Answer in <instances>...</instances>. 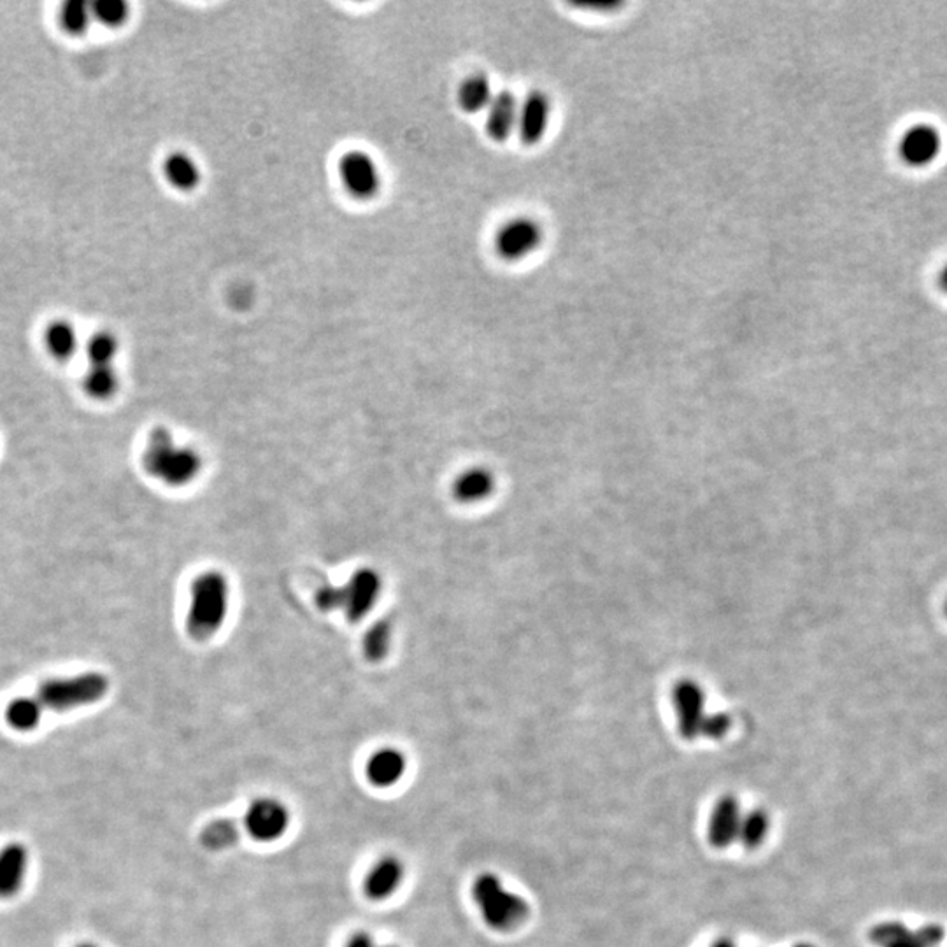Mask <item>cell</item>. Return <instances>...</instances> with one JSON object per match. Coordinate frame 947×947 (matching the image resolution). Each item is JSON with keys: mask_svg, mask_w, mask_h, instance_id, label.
I'll list each match as a JSON object with an SVG mask.
<instances>
[{"mask_svg": "<svg viewBox=\"0 0 947 947\" xmlns=\"http://www.w3.org/2000/svg\"><path fill=\"white\" fill-rule=\"evenodd\" d=\"M143 467L151 478L172 488L190 485L199 478L202 456L190 446H179L164 427L151 430L143 455Z\"/></svg>", "mask_w": 947, "mask_h": 947, "instance_id": "obj_1", "label": "cell"}, {"mask_svg": "<svg viewBox=\"0 0 947 947\" xmlns=\"http://www.w3.org/2000/svg\"><path fill=\"white\" fill-rule=\"evenodd\" d=\"M230 586L218 570H206L193 579L186 630L195 641H207L227 620Z\"/></svg>", "mask_w": 947, "mask_h": 947, "instance_id": "obj_2", "label": "cell"}, {"mask_svg": "<svg viewBox=\"0 0 947 947\" xmlns=\"http://www.w3.org/2000/svg\"><path fill=\"white\" fill-rule=\"evenodd\" d=\"M383 581L376 570L360 569L342 586H323L316 593L321 611H342L351 623L364 620L378 604Z\"/></svg>", "mask_w": 947, "mask_h": 947, "instance_id": "obj_3", "label": "cell"}, {"mask_svg": "<svg viewBox=\"0 0 947 947\" xmlns=\"http://www.w3.org/2000/svg\"><path fill=\"white\" fill-rule=\"evenodd\" d=\"M472 898L486 925L497 932H511L525 923L528 904L525 898L507 890L495 874H481L472 884Z\"/></svg>", "mask_w": 947, "mask_h": 947, "instance_id": "obj_4", "label": "cell"}, {"mask_svg": "<svg viewBox=\"0 0 947 947\" xmlns=\"http://www.w3.org/2000/svg\"><path fill=\"white\" fill-rule=\"evenodd\" d=\"M109 679L102 672H83L78 676L48 679L37 688L36 698L44 711H72L85 705H93L106 697Z\"/></svg>", "mask_w": 947, "mask_h": 947, "instance_id": "obj_5", "label": "cell"}, {"mask_svg": "<svg viewBox=\"0 0 947 947\" xmlns=\"http://www.w3.org/2000/svg\"><path fill=\"white\" fill-rule=\"evenodd\" d=\"M544 241V230L532 218H514L495 235V248L507 262H520L534 255Z\"/></svg>", "mask_w": 947, "mask_h": 947, "instance_id": "obj_6", "label": "cell"}, {"mask_svg": "<svg viewBox=\"0 0 947 947\" xmlns=\"http://www.w3.org/2000/svg\"><path fill=\"white\" fill-rule=\"evenodd\" d=\"M342 185L355 199H374L381 190V171L365 151H348L339 162Z\"/></svg>", "mask_w": 947, "mask_h": 947, "instance_id": "obj_7", "label": "cell"}, {"mask_svg": "<svg viewBox=\"0 0 947 947\" xmlns=\"http://www.w3.org/2000/svg\"><path fill=\"white\" fill-rule=\"evenodd\" d=\"M244 826L257 841H278L290 826V812L278 798H258L248 807Z\"/></svg>", "mask_w": 947, "mask_h": 947, "instance_id": "obj_8", "label": "cell"}, {"mask_svg": "<svg viewBox=\"0 0 947 947\" xmlns=\"http://www.w3.org/2000/svg\"><path fill=\"white\" fill-rule=\"evenodd\" d=\"M942 148L944 139L932 123H914L905 130L898 143L900 158L916 169H923L939 160Z\"/></svg>", "mask_w": 947, "mask_h": 947, "instance_id": "obj_9", "label": "cell"}, {"mask_svg": "<svg viewBox=\"0 0 947 947\" xmlns=\"http://www.w3.org/2000/svg\"><path fill=\"white\" fill-rule=\"evenodd\" d=\"M672 702L676 707L679 734L686 741L697 739L702 735L707 716L704 713V691L691 681L677 684L672 691Z\"/></svg>", "mask_w": 947, "mask_h": 947, "instance_id": "obj_10", "label": "cell"}, {"mask_svg": "<svg viewBox=\"0 0 947 947\" xmlns=\"http://www.w3.org/2000/svg\"><path fill=\"white\" fill-rule=\"evenodd\" d=\"M551 100L542 92H530L523 102H520V116H518V132L521 141L532 146L546 136L551 123Z\"/></svg>", "mask_w": 947, "mask_h": 947, "instance_id": "obj_11", "label": "cell"}, {"mask_svg": "<svg viewBox=\"0 0 947 947\" xmlns=\"http://www.w3.org/2000/svg\"><path fill=\"white\" fill-rule=\"evenodd\" d=\"M741 807L734 795H723L714 804L709 818V842L716 849H725L737 841L741 826Z\"/></svg>", "mask_w": 947, "mask_h": 947, "instance_id": "obj_12", "label": "cell"}, {"mask_svg": "<svg viewBox=\"0 0 947 947\" xmlns=\"http://www.w3.org/2000/svg\"><path fill=\"white\" fill-rule=\"evenodd\" d=\"M30 853L22 842H11L0 849V898L16 897L29 872Z\"/></svg>", "mask_w": 947, "mask_h": 947, "instance_id": "obj_13", "label": "cell"}, {"mask_svg": "<svg viewBox=\"0 0 947 947\" xmlns=\"http://www.w3.org/2000/svg\"><path fill=\"white\" fill-rule=\"evenodd\" d=\"M520 102L513 92L495 93L492 104L486 109V132L497 143H504L518 129Z\"/></svg>", "mask_w": 947, "mask_h": 947, "instance_id": "obj_14", "label": "cell"}, {"mask_svg": "<svg viewBox=\"0 0 947 947\" xmlns=\"http://www.w3.org/2000/svg\"><path fill=\"white\" fill-rule=\"evenodd\" d=\"M404 863L395 856L381 858L365 877V893L371 900H386L392 897L404 883Z\"/></svg>", "mask_w": 947, "mask_h": 947, "instance_id": "obj_15", "label": "cell"}, {"mask_svg": "<svg viewBox=\"0 0 947 947\" xmlns=\"http://www.w3.org/2000/svg\"><path fill=\"white\" fill-rule=\"evenodd\" d=\"M406 770V756L395 748L379 749L367 763V777L378 788H392L406 776Z\"/></svg>", "mask_w": 947, "mask_h": 947, "instance_id": "obj_16", "label": "cell"}, {"mask_svg": "<svg viewBox=\"0 0 947 947\" xmlns=\"http://www.w3.org/2000/svg\"><path fill=\"white\" fill-rule=\"evenodd\" d=\"M164 176L167 183L178 190L188 193L197 190L202 181V172L195 160L185 151H174L164 160Z\"/></svg>", "mask_w": 947, "mask_h": 947, "instance_id": "obj_17", "label": "cell"}, {"mask_svg": "<svg viewBox=\"0 0 947 947\" xmlns=\"http://www.w3.org/2000/svg\"><path fill=\"white\" fill-rule=\"evenodd\" d=\"M495 488V478L483 467L465 470L453 483V495L462 504H476L488 499Z\"/></svg>", "mask_w": 947, "mask_h": 947, "instance_id": "obj_18", "label": "cell"}, {"mask_svg": "<svg viewBox=\"0 0 947 947\" xmlns=\"http://www.w3.org/2000/svg\"><path fill=\"white\" fill-rule=\"evenodd\" d=\"M44 342L53 358L58 362L71 360L78 351V332L71 321H51L50 327L44 332Z\"/></svg>", "mask_w": 947, "mask_h": 947, "instance_id": "obj_19", "label": "cell"}, {"mask_svg": "<svg viewBox=\"0 0 947 947\" xmlns=\"http://www.w3.org/2000/svg\"><path fill=\"white\" fill-rule=\"evenodd\" d=\"M495 93L490 79L485 74H474L465 79L458 90V104L465 113L476 114L488 109Z\"/></svg>", "mask_w": 947, "mask_h": 947, "instance_id": "obj_20", "label": "cell"}, {"mask_svg": "<svg viewBox=\"0 0 947 947\" xmlns=\"http://www.w3.org/2000/svg\"><path fill=\"white\" fill-rule=\"evenodd\" d=\"M44 707L34 697H16L6 707V721L16 732H32L43 721Z\"/></svg>", "mask_w": 947, "mask_h": 947, "instance_id": "obj_21", "label": "cell"}, {"mask_svg": "<svg viewBox=\"0 0 947 947\" xmlns=\"http://www.w3.org/2000/svg\"><path fill=\"white\" fill-rule=\"evenodd\" d=\"M83 388H85L86 395L92 397V399H113L116 392H118V388H120V378H118V372L114 369V365H104V367L92 365L90 371L86 372L85 378H83Z\"/></svg>", "mask_w": 947, "mask_h": 947, "instance_id": "obj_22", "label": "cell"}, {"mask_svg": "<svg viewBox=\"0 0 947 947\" xmlns=\"http://www.w3.org/2000/svg\"><path fill=\"white\" fill-rule=\"evenodd\" d=\"M769 828V814L763 811V809H753V811L746 812V814L742 816L737 839L741 841L744 848L749 849V851H755V849L760 848L763 841L767 839Z\"/></svg>", "mask_w": 947, "mask_h": 947, "instance_id": "obj_23", "label": "cell"}, {"mask_svg": "<svg viewBox=\"0 0 947 947\" xmlns=\"http://www.w3.org/2000/svg\"><path fill=\"white\" fill-rule=\"evenodd\" d=\"M93 22L92 4L85 0H69L60 11V25L65 34L72 37L85 36Z\"/></svg>", "mask_w": 947, "mask_h": 947, "instance_id": "obj_24", "label": "cell"}, {"mask_svg": "<svg viewBox=\"0 0 947 947\" xmlns=\"http://www.w3.org/2000/svg\"><path fill=\"white\" fill-rule=\"evenodd\" d=\"M393 627L392 621H376L364 635V655L369 662H381L392 646Z\"/></svg>", "mask_w": 947, "mask_h": 947, "instance_id": "obj_25", "label": "cell"}, {"mask_svg": "<svg viewBox=\"0 0 947 947\" xmlns=\"http://www.w3.org/2000/svg\"><path fill=\"white\" fill-rule=\"evenodd\" d=\"M202 844L213 851L232 848L239 841V826L232 819H216L200 835Z\"/></svg>", "mask_w": 947, "mask_h": 947, "instance_id": "obj_26", "label": "cell"}, {"mask_svg": "<svg viewBox=\"0 0 947 947\" xmlns=\"http://www.w3.org/2000/svg\"><path fill=\"white\" fill-rule=\"evenodd\" d=\"M86 351H88L90 364L97 365V367L113 365L114 358L118 357V351H120V342H118L116 335L102 330V332L92 335V339L88 341V346H86Z\"/></svg>", "mask_w": 947, "mask_h": 947, "instance_id": "obj_27", "label": "cell"}, {"mask_svg": "<svg viewBox=\"0 0 947 947\" xmlns=\"http://www.w3.org/2000/svg\"><path fill=\"white\" fill-rule=\"evenodd\" d=\"M93 20L107 29H120L129 22L130 6L123 0H99L92 4Z\"/></svg>", "mask_w": 947, "mask_h": 947, "instance_id": "obj_28", "label": "cell"}, {"mask_svg": "<svg viewBox=\"0 0 947 947\" xmlns=\"http://www.w3.org/2000/svg\"><path fill=\"white\" fill-rule=\"evenodd\" d=\"M730 725H732V721H730L727 714H711V716H707V720H705L704 728H702V737L716 739V741L723 739V737L728 734Z\"/></svg>", "mask_w": 947, "mask_h": 947, "instance_id": "obj_29", "label": "cell"}, {"mask_svg": "<svg viewBox=\"0 0 947 947\" xmlns=\"http://www.w3.org/2000/svg\"><path fill=\"white\" fill-rule=\"evenodd\" d=\"M346 947H379L376 944V940L372 939L369 933L360 932L355 933L351 939L348 940Z\"/></svg>", "mask_w": 947, "mask_h": 947, "instance_id": "obj_30", "label": "cell"}, {"mask_svg": "<svg viewBox=\"0 0 947 947\" xmlns=\"http://www.w3.org/2000/svg\"><path fill=\"white\" fill-rule=\"evenodd\" d=\"M711 947H735L734 940L728 939V937H721V939L714 940V944Z\"/></svg>", "mask_w": 947, "mask_h": 947, "instance_id": "obj_31", "label": "cell"}, {"mask_svg": "<svg viewBox=\"0 0 947 947\" xmlns=\"http://www.w3.org/2000/svg\"><path fill=\"white\" fill-rule=\"evenodd\" d=\"M939 283L942 286V290L947 293V265L942 269L939 276Z\"/></svg>", "mask_w": 947, "mask_h": 947, "instance_id": "obj_32", "label": "cell"}, {"mask_svg": "<svg viewBox=\"0 0 947 947\" xmlns=\"http://www.w3.org/2000/svg\"><path fill=\"white\" fill-rule=\"evenodd\" d=\"M795 947H814V946H811V944H797V946Z\"/></svg>", "mask_w": 947, "mask_h": 947, "instance_id": "obj_33", "label": "cell"}, {"mask_svg": "<svg viewBox=\"0 0 947 947\" xmlns=\"http://www.w3.org/2000/svg\"><path fill=\"white\" fill-rule=\"evenodd\" d=\"M78 947H95V946H93V944H81V946H78Z\"/></svg>", "mask_w": 947, "mask_h": 947, "instance_id": "obj_34", "label": "cell"}, {"mask_svg": "<svg viewBox=\"0 0 947 947\" xmlns=\"http://www.w3.org/2000/svg\"><path fill=\"white\" fill-rule=\"evenodd\" d=\"M379 947H395V946H379Z\"/></svg>", "mask_w": 947, "mask_h": 947, "instance_id": "obj_35", "label": "cell"}]
</instances>
